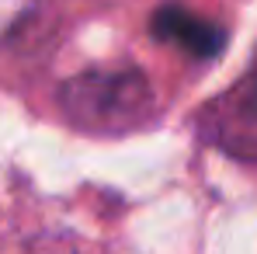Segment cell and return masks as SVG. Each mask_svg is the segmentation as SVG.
I'll return each mask as SVG.
<instances>
[{"mask_svg": "<svg viewBox=\"0 0 257 254\" xmlns=\"http://www.w3.org/2000/svg\"><path fill=\"white\" fill-rule=\"evenodd\" d=\"M59 105L66 119L87 132H128L150 122L153 87L136 66L84 70L59 87Z\"/></svg>", "mask_w": 257, "mask_h": 254, "instance_id": "1", "label": "cell"}, {"mask_svg": "<svg viewBox=\"0 0 257 254\" xmlns=\"http://www.w3.org/2000/svg\"><path fill=\"white\" fill-rule=\"evenodd\" d=\"M198 129L229 157L257 164V63L243 80L205 105V112L198 115Z\"/></svg>", "mask_w": 257, "mask_h": 254, "instance_id": "2", "label": "cell"}, {"mask_svg": "<svg viewBox=\"0 0 257 254\" xmlns=\"http://www.w3.org/2000/svg\"><path fill=\"white\" fill-rule=\"evenodd\" d=\"M150 28H153V35L160 42L177 45V49H184L195 59H212V56L222 52V45H226V32L215 21L198 18V14H191L188 7H177V4L160 7L153 14V25Z\"/></svg>", "mask_w": 257, "mask_h": 254, "instance_id": "3", "label": "cell"}, {"mask_svg": "<svg viewBox=\"0 0 257 254\" xmlns=\"http://www.w3.org/2000/svg\"><path fill=\"white\" fill-rule=\"evenodd\" d=\"M39 0H0V45H7L18 32L21 25L35 14Z\"/></svg>", "mask_w": 257, "mask_h": 254, "instance_id": "4", "label": "cell"}]
</instances>
